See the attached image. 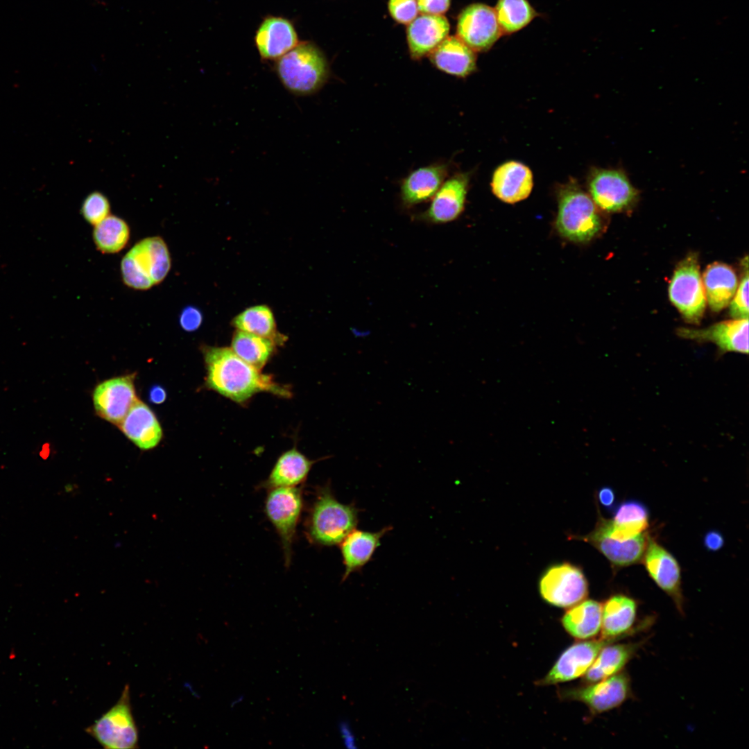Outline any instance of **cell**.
Masks as SVG:
<instances>
[{"label": "cell", "instance_id": "1", "mask_svg": "<svg viewBox=\"0 0 749 749\" xmlns=\"http://www.w3.org/2000/svg\"><path fill=\"white\" fill-rule=\"evenodd\" d=\"M203 354L207 386L234 402L243 403L262 391L289 395L286 388L244 361L230 347H205Z\"/></svg>", "mask_w": 749, "mask_h": 749}, {"label": "cell", "instance_id": "2", "mask_svg": "<svg viewBox=\"0 0 749 749\" xmlns=\"http://www.w3.org/2000/svg\"><path fill=\"white\" fill-rule=\"evenodd\" d=\"M275 71L284 87L296 96L316 93L329 75L325 55L311 42L300 43L278 58Z\"/></svg>", "mask_w": 749, "mask_h": 749}, {"label": "cell", "instance_id": "3", "mask_svg": "<svg viewBox=\"0 0 749 749\" xmlns=\"http://www.w3.org/2000/svg\"><path fill=\"white\" fill-rule=\"evenodd\" d=\"M359 510L338 501L328 485L320 488L307 523L310 540L321 546L340 544L358 522Z\"/></svg>", "mask_w": 749, "mask_h": 749}, {"label": "cell", "instance_id": "4", "mask_svg": "<svg viewBox=\"0 0 749 749\" xmlns=\"http://www.w3.org/2000/svg\"><path fill=\"white\" fill-rule=\"evenodd\" d=\"M171 266L165 241L160 236L141 239L123 257L122 279L126 285L137 290H148L162 282Z\"/></svg>", "mask_w": 749, "mask_h": 749}, {"label": "cell", "instance_id": "5", "mask_svg": "<svg viewBox=\"0 0 749 749\" xmlns=\"http://www.w3.org/2000/svg\"><path fill=\"white\" fill-rule=\"evenodd\" d=\"M556 226L562 236L578 243L590 241L601 230L596 205L574 182H569L560 189Z\"/></svg>", "mask_w": 749, "mask_h": 749}, {"label": "cell", "instance_id": "6", "mask_svg": "<svg viewBox=\"0 0 749 749\" xmlns=\"http://www.w3.org/2000/svg\"><path fill=\"white\" fill-rule=\"evenodd\" d=\"M669 296L687 322H700L707 300L696 254L688 255L677 265L669 284Z\"/></svg>", "mask_w": 749, "mask_h": 749}, {"label": "cell", "instance_id": "7", "mask_svg": "<svg viewBox=\"0 0 749 749\" xmlns=\"http://www.w3.org/2000/svg\"><path fill=\"white\" fill-rule=\"evenodd\" d=\"M85 732L106 749L138 748V729L132 713L128 685L125 686L117 703Z\"/></svg>", "mask_w": 749, "mask_h": 749}, {"label": "cell", "instance_id": "8", "mask_svg": "<svg viewBox=\"0 0 749 749\" xmlns=\"http://www.w3.org/2000/svg\"><path fill=\"white\" fill-rule=\"evenodd\" d=\"M302 506V490L296 487L270 489L266 499L265 512L280 537L286 566L291 562Z\"/></svg>", "mask_w": 749, "mask_h": 749}, {"label": "cell", "instance_id": "9", "mask_svg": "<svg viewBox=\"0 0 749 749\" xmlns=\"http://www.w3.org/2000/svg\"><path fill=\"white\" fill-rule=\"evenodd\" d=\"M539 589L548 603L570 608L583 601L588 594L587 580L578 567L568 562L549 567L542 576Z\"/></svg>", "mask_w": 749, "mask_h": 749}, {"label": "cell", "instance_id": "10", "mask_svg": "<svg viewBox=\"0 0 749 749\" xmlns=\"http://www.w3.org/2000/svg\"><path fill=\"white\" fill-rule=\"evenodd\" d=\"M594 204L608 212H621L637 201L638 191L621 169H595L589 179Z\"/></svg>", "mask_w": 749, "mask_h": 749}, {"label": "cell", "instance_id": "11", "mask_svg": "<svg viewBox=\"0 0 749 749\" xmlns=\"http://www.w3.org/2000/svg\"><path fill=\"white\" fill-rule=\"evenodd\" d=\"M631 694L630 678L625 672L561 692L563 698L586 705L593 714H601L620 706Z\"/></svg>", "mask_w": 749, "mask_h": 749}, {"label": "cell", "instance_id": "12", "mask_svg": "<svg viewBox=\"0 0 749 749\" xmlns=\"http://www.w3.org/2000/svg\"><path fill=\"white\" fill-rule=\"evenodd\" d=\"M457 37L471 49H490L503 33L494 10L483 3H474L462 10L458 18Z\"/></svg>", "mask_w": 749, "mask_h": 749}, {"label": "cell", "instance_id": "13", "mask_svg": "<svg viewBox=\"0 0 749 749\" xmlns=\"http://www.w3.org/2000/svg\"><path fill=\"white\" fill-rule=\"evenodd\" d=\"M135 374L111 378L98 384L93 393L96 413L117 425L138 399L134 384Z\"/></svg>", "mask_w": 749, "mask_h": 749}, {"label": "cell", "instance_id": "14", "mask_svg": "<svg viewBox=\"0 0 749 749\" xmlns=\"http://www.w3.org/2000/svg\"><path fill=\"white\" fill-rule=\"evenodd\" d=\"M650 577L684 613L680 567L675 557L654 539L649 537L642 559Z\"/></svg>", "mask_w": 749, "mask_h": 749}, {"label": "cell", "instance_id": "15", "mask_svg": "<svg viewBox=\"0 0 749 749\" xmlns=\"http://www.w3.org/2000/svg\"><path fill=\"white\" fill-rule=\"evenodd\" d=\"M613 642L614 641L600 638L574 644L561 654L549 672L538 682V685H554L584 675L601 650Z\"/></svg>", "mask_w": 749, "mask_h": 749}, {"label": "cell", "instance_id": "16", "mask_svg": "<svg viewBox=\"0 0 749 749\" xmlns=\"http://www.w3.org/2000/svg\"><path fill=\"white\" fill-rule=\"evenodd\" d=\"M644 532L623 541L609 535L598 519L594 530L581 537L598 549L615 568L630 566L642 560L649 536Z\"/></svg>", "mask_w": 749, "mask_h": 749}, {"label": "cell", "instance_id": "17", "mask_svg": "<svg viewBox=\"0 0 749 749\" xmlns=\"http://www.w3.org/2000/svg\"><path fill=\"white\" fill-rule=\"evenodd\" d=\"M677 334L684 338L713 343L725 352L748 353V318H732L705 329L679 328Z\"/></svg>", "mask_w": 749, "mask_h": 749}, {"label": "cell", "instance_id": "18", "mask_svg": "<svg viewBox=\"0 0 749 749\" xmlns=\"http://www.w3.org/2000/svg\"><path fill=\"white\" fill-rule=\"evenodd\" d=\"M470 182L467 173H456L445 180L431 198L424 218L436 224L449 223L463 212Z\"/></svg>", "mask_w": 749, "mask_h": 749}, {"label": "cell", "instance_id": "19", "mask_svg": "<svg viewBox=\"0 0 749 749\" xmlns=\"http://www.w3.org/2000/svg\"><path fill=\"white\" fill-rule=\"evenodd\" d=\"M255 45L262 59H278L298 44L293 24L287 19L266 17L256 31Z\"/></svg>", "mask_w": 749, "mask_h": 749}, {"label": "cell", "instance_id": "20", "mask_svg": "<svg viewBox=\"0 0 749 749\" xmlns=\"http://www.w3.org/2000/svg\"><path fill=\"white\" fill-rule=\"evenodd\" d=\"M450 25L442 15L422 14L406 29L411 57L420 60L429 55L447 36Z\"/></svg>", "mask_w": 749, "mask_h": 749}, {"label": "cell", "instance_id": "21", "mask_svg": "<svg viewBox=\"0 0 749 749\" xmlns=\"http://www.w3.org/2000/svg\"><path fill=\"white\" fill-rule=\"evenodd\" d=\"M637 614V603L632 598L624 594L610 596L602 605L601 637L617 641L637 632L635 626Z\"/></svg>", "mask_w": 749, "mask_h": 749}, {"label": "cell", "instance_id": "22", "mask_svg": "<svg viewBox=\"0 0 749 749\" xmlns=\"http://www.w3.org/2000/svg\"><path fill=\"white\" fill-rule=\"evenodd\" d=\"M118 427L141 450L155 447L162 438V429L156 415L150 407L139 399Z\"/></svg>", "mask_w": 749, "mask_h": 749}, {"label": "cell", "instance_id": "23", "mask_svg": "<svg viewBox=\"0 0 749 749\" xmlns=\"http://www.w3.org/2000/svg\"><path fill=\"white\" fill-rule=\"evenodd\" d=\"M533 186V174L525 164L509 161L500 165L494 172L491 187L493 193L507 203H515L526 199Z\"/></svg>", "mask_w": 749, "mask_h": 749}, {"label": "cell", "instance_id": "24", "mask_svg": "<svg viewBox=\"0 0 749 749\" xmlns=\"http://www.w3.org/2000/svg\"><path fill=\"white\" fill-rule=\"evenodd\" d=\"M448 173L445 163H435L411 172L402 182L400 197L407 207L431 199L444 182Z\"/></svg>", "mask_w": 749, "mask_h": 749}, {"label": "cell", "instance_id": "25", "mask_svg": "<svg viewBox=\"0 0 749 749\" xmlns=\"http://www.w3.org/2000/svg\"><path fill=\"white\" fill-rule=\"evenodd\" d=\"M429 55L437 69L452 76L465 77L476 70L475 52L457 36H447Z\"/></svg>", "mask_w": 749, "mask_h": 749}, {"label": "cell", "instance_id": "26", "mask_svg": "<svg viewBox=\"0 0 749 749\" xmlns=\"http://www.w3.org/2000/svg\"><path fill=\"white\" fill-rule=\"evenodd\" d=\"M391 529L386 526L377 532L354 529L340 543L345 566L343 580L352 572L361 569L371 559L380 544L381 537Z\"/></svg>", "mask_w": 749, "mask_h": 749}, {"label": "cell", "instance_id": "27", "mask_svg": "<svg viewBox=\"0 0 749 749\" xmlns=\"http://www.w3.org/2000/svg\"><path fill=\"white\" fill-rule=\"evenodd\" d=\"M702 279L712 311L719 312L728 307L739 284L734 269L724 263L714 262L707 266Z\"/></svg>", "mask_w": 749, "mask_h": 749}, {"label": "cell", "instance_id": "28", "mask_svg": "<svg viewBox=\"0 0 749 749\" xmlns=\"http://www.w3.org/2000/svg\"><path fill=\"white\" fill-rule=\"evenodd\" d=\"M314 463L295 448L288 450L278 458L262 486L268 490L296 487L306 480Z\"/></svg>", "mask_w": 749, "mask_h": 749}, {"label": "cell", "instance_id": "29", "mask_svg": "<svg viewBox=\"0 0 749 749\" xmlns=\"http://www.w3.org/2000/svg\"><path fill=\"white\" fill-rule=\"evenodd\" d=\"M642 642L605 646L584 675L586 684L607 678L619 673L633 657Z\"/></svg>", "mask_w": 749, "mask_h": 749}, {"label": "cell", "instance_id": "30", "mask_svg": "<svg viewBox=\"0 0 749 749\" xmlns=\"http://www.w3.org/2000/svg\"><path fill=\"white\" fill-rule=\"evenodd\" d=\"M602 604L586 600L572 606L562 618V624L572 637L587 639L596 636L601 627Z\"/></svg>", "mask_w": 749, "mask_h": 749}, {"label": "cell", "instance_id": "31", "mask_svg": "<svg viewBox=\"0 0 749 749\" xmlns=\"http://www.w3.org/2000/svg\"><path fill=\"white\" fill-rule=\"evenodd\" d=\"M274 344L270 338L237 329L230 348L244 361L260 370L270 357Z\"/></svg>", "mask_w": 749, "mask_h": 749}, {"label": "cell", "instance_id": "32", "mask_svg": "<svg viewBox=\"0 0 749 749\" xmlns=\"http://www.w3.org/2000/svg\"><path fill=\"white\" fill-rule=\"evenodd\" d=\"M130 228L121 218L109 215L94 225L93 239L97 249L103 253H117L123 249L130 239Z\"/></svg>", "mask_w": 749, "mask_h": 749}, {"label": "cell", "instance_id": "33", "mask_svg": "<svg viewBox=\"0 0 749 749\" xmlns=\"http://www.w3.org/2000/svg\"><path fill=\"white\" fill-rule=\"evenodd\" d=\"M232 324L238 330L277 340L275 318L270 309L266 305L246 309L233 319Z\"/></svg>", "mask_w": 749, "mask_h": 749}, {"label": "cell", "instance_id": "34", "mask_svg": "<svg viewBox=\"0 0 749 749\" xmlns=\"http://www.w3.org/2000/svg\"><path fill=\"white\" fill-rule=\"evenodd\" d=\"M494 10L503 33L522 29L537 15L527 0H499Z\"/></svg>", "mask_w": 749, "mask_h": 749}, {"label": "cell", "instance_id": "35", "mask_svg": "<svg viewBox=\"0 0 749 749\" xmlns=\"http://www.w3.org/2000/svg\"><path fill=\"white\" fill-rule=\"evenodd\" d=\"M649 513L645 505L639 501L629 500L616 508L612 520L627 533L636 536L646 531Z\"/></svg>", "mask_w": 749, "mask_h": 749}, {"label": "cell", "instance_id": "36", "mask_svg": "<svg viewBox=\"0 0 749 749\" xmlns=\"http://www.w3.org/2000/svg\"><path fill=\"white\" fill-rule=\"evenodd\" d=\"M110 212V205L108 199L98 191L89 193L85 198L81 207L83 218L94 226L107 217Z\"/></svg>", "mask_w": 749, "mask_h": 749}, {"label": "cell", "instance_id": "37", "mask_svg": "<svg viewBox=\"0 0 749 749\" xmlns=\"http://www.w3.org/2000/svg\"><path fill=\"white\" fill-rule=\"evenodd\" d=\"M743 263V273L738 284L735 294L731 300L730 315L733 319L748 318V257Z\"/></svg>", "mask_w": 749, "mask_h": 749}, {"label": "cell", "instance_id": "38", "mask_svg": "<svg viewBox=\"0 0 749 749\" xmlns=\"http://www.w3.org/2000/svg\"><path fill=\"white\" fill-rule=\"evenodd\" d=\"M388 8L392 18L402 24H410L419 12L416 0H388Z\"/></svg>", "mask_w": 749, "mask_h": 749}, {"label": "cell", "instance_id": "39", "mask_svg": "<svg viewBox=\"0 0 749 749\" xmlns=\"http://www.w3.org/2000/svg\"><path fill=\"white\" fill-rule=\"evenodd\" d=\"M202 320L200 311L193 307H186L180 316V326L187 332L196 330L200 326Z\"/></svg>", "mask_w": 749, "mask_h": 749}, {"label": "cell", "instance_id": "40", "mask_svg": "<svg viewBox=\"0 0 749 749\" xmlns=\"http://www.w3.org/2000/svg\"><path fill=\"white\" fill-rule=\"evenodd\" d=\"M422 14L442 15L450 7L451 0H416Z\"/></svg>", "mask_w": 749, "mask_h": 749}, {"label": "cell", "instance_id": "41", "mask_svg": "<svg viewBox=\"0 0 749 749\" xmlns=\"http://www.w3.org/2000/svg\"><path fill=\"white\" fill-rule=\"evenodd\" d=\"M338 731L344 746L347 748H356V741L354 734L349 723L346 721H341L338 724Z\"/></svg>", "mask_w": 749, "mask_h": 749}, {"label": "cell", "instance_id": "42", "mask_svg": "<svg viewBox=\"0 0 749 749\" xmlns=\"http://www.w3.org/2000/svg\"><path fill=\"white\" fill-rule=\"evenodd\" d=\"M723 544L724 538L717 531H710L704 537V545L709 551H718L723 547Z\"/></svg>", "mask_w": 749, "mask_h": 749}, {"label": "cell", "instance_id": "43", "mask_svg": "<svg viewBox=\"0 0 749 749\" xmlns=\"http://www.w3.org/2000/svg\"><path fill=\"white\" fill-rule=\"evenodd\" d=\"M599 501L606 508H612L615 502V494L610 487H603L599 490Z\"/></svg>", "mask_w": 749, "mask_h": 749}, {"label": "cell", "instance_id": "44", "mask_svg": "<svg viewBox=\"0 0 749 749\" xmlns=\"http://www.w3.org/2000/svg\"><path fill=\"white\" fill-rule=\"evenodd\" d=\"M150 401L155 404H162L166 398V393L163 387L155 385L150 388L148 393Z\"/></svg>", "mask_w": 749, "mask_h": 749}, {"label": "cell", "instance_id": "45", "mask_svg": "<svg viewBox=\"0 0 749 749\" xmlns=\"http://www.w3.org/2000/svg\"><path fill=\"white\" fill-rule=\"evenodd\" d=\"M243 699H244L243 696H239L238 697L233 699L232 700V702L230 703L231 708H234L236 706L239 705L241 703L243 702Z\"/></svg>", "mask_w": 749, "mask_h": 749}]
</instances>
